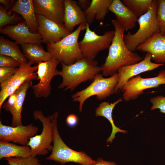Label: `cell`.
Segmentation results:
<instances>
[{
	"mask_svg": "<svg viewBox=\"0 0 165 165\" xmlns=\"http://www.w3.org/2000/svg\"><path fill=\"white\" fill-rule=\"evenodd\" d=\"M111 23L115 34L109 48L108 55L101 66L102 74L105 76H111L117 73L121 67L138 63L142 59L139 55L130 50L125 45L124 41L125 28L116 19L112 20Z\"/></svg>",
	"mask_w": 165,
	"mask_h": 165,
	"instance_id": "1",
	"label": "cell"
},
{
	"mask_svg": "<svg viewBox=\"0 0 165 165\" xmlns=\"http://www.w3.org/2000/svg\"><path fill=\"white\" fill-rule=\"evenodd\" d=\"M157 0H153L148 11L138 18L139 28L132 34L128 31L124 35L125 44L130 50L133 52L139 45L149 39L156 34L160 32L156 18Z\"/></svg>",
	"mask_w": 165,
	"mask_h": 165,
	"instance_id": "5",
	"label": "cell"
},
{
	"mask_svg": "<svg viewBox=\"0 0 165 165\" xmlns=\"http://www.w3.org/2000/svg\"><path fill=\"white\" fill-rule=\"evenodd\" d=\"M165 84V69L160 70L157 75L142 78L140 75L129 80L123 88V99L126 101L136 99L145 90Z\"/></svg>",
	"mask_w": 165,
	"mask_h": 165,
	"instance_id": "10",
	"label": "cell"
},
{
	"mask_svg": "<svg viewBox=\"0 0 165 165\" xmlns=\"http://www.w3.org/2000/svg\"><path fill=\"white\" fill-rule=\"evenodd\" d=\"M78 121L77 116L74 114H71L68 116L66 119V122L68 125L70 127H74L77 124Z\"/></svg>",
	"mask_w": 165,
	"mask_h": 165,
	"instance_id": "35",
	"label": "cell"
},
{
	"mask_svg": "<svg viewBox=\"0 0 165 165\" xmlns=\"http://www.w3.org/2000/svg\"><path fill=\"white\" fill-rule=\"evenodd\" d=\"M152 55L149 53H146L144 59L139 62L130 65L123 66L117 71L119 79L115 90V94L122 90L128 81L140 74L151 71L163 66V64H157L152 62Z\"/></svg>",
	"mask_w": 165,
	"mask_h": 165,
	"instance_id": "12",
	"label": "cell"
},
{
	"mask_svg": "<svg viewBox=\"0 0 165 165\" xmlns=\"http://www.w3.org/2000/svg\"><path fill=\"white\" fill-rule=\"evenodd\" d=\"M13 1L0 0V2L5 6V9L7 10L10 7L12 3V2Z\"/></svg>",
	"mask_w": 165,
	"mask_h": 165,
	"instance_id": "38",
	"label": "cell"
},
{
	"mask_svg": "<svg viewBox=\"0 0 165 165\" xmlns=\"http://www.w3.org/2000/svg\"><path fill=\"white\" fill-rule=\"evenodd\" d=\"M20 65V63L14 58L0 55V67L18 68Z\"/></svg>",
	"mask_w": 165,
	"mask_h": 165,
	"instance_id": "33",
	"label": "cell"
},
{
	"mask_svg": "<svg viewBox=\"0 0 165 165\" xmlns=\"http://www.w3.org/2000/svg\"><path fill=\"white\" fill-rule=\"evenodd\" d=\"M29 61L20 63L16 72L11 77L0 84V110L7 98L14 94L20 87L28 80L37 79L38 66H32Z\"/></svg>",
	"mask_w": 165,
	"mask_h": 165,
	"instance_id": "8",
	"label": "cell"
},
{
	"mask_svg": "<svg viewBox=\"0 0 165 165\" xmlns=\"http://www.w3.org/2000/svg\"><path fill=\"white\" fill-rule=\"evenodd\" d=\"M96 161L97 162L96 163L91 165H118L117 163L114 161L104 160L101 158H97Z\"/></svg>",
	"mask_w": 165,
	"mask_h": 165,
	"instance_id": "37",
	"label": "cell"
},
{
	"mask_svg": "<svg viewBox=\"0 0 165 165\" xmlns=\"http://www.w3.org/2000/svg\"><path fill=\"white\" fill-rule=\"evenodd\" d=\"M33 1L36 14L64 24V0H33Z\"/></svg>",
	"mask_w": 165,
	"mask_h": 165,
	"instance_id": "16",
	"label": "cell"
},
{
	"mask_svg": "<svg viewBox=\"0 0 165 165\" xmlns=\"http://www.w3.org/2000/svg\"><path fill=\"white\" fill-rule=\"evenodd\" d=\"M86 24H80L75 31L59 42L47 44V51L60 62L67 65L72 64L83 58L78 38L81 31L86 29Z\"/></svg>",
	"mask_w": 165,
	"mask_h": 165,
	"instance_id": "4",
	"label": "cell"
},
{
	"mask_svg": "<svg viewBox=\"0 0 165 165\" xmlns=\"http://www.w3.org/2000/svg\"><path fill=\"white\" fill-rule=\"evenodd\" d=\"M32 80H28L22 84L15 92L16 95L15 108L12 116L11 126L22 125L21 112L23 105L28 90L32 86Z\"/></svg>",
	"mask_w": 165,
	"mask_h": 165,
	"instance_id": "25",
	"label": "cell"
},
{
	"mask_svg": "<svg viewBox=\"0 0 165 165\" xmlns=\"http://www.w3.org/2000/svg\"><path fill=\"white\" fill-rule=\"evenodd\" d=\"M91 2L90 0H78L77 1L78 6L84 12L89 8Z\"/></svg>",
	"mask_w": 165,
	"mask_h": 165,
	"instance_id": "36",
	"label": "cell"
},
{
	"mask_svg": "<svg viewBox=\"0 0 165 165\" xmlns=\"http://www.w3.org/2000/svg\"><path fill=\"white\" fill-rule=\"evenodd\" d=\"M150 101L152 104L150 108L151 110L159 109L160 112L165 114V96H156L151 98Z\"/></svg>",
	"mask_w": 165,
	"mask_h": 165,
	"instance_id": "31",
	"label": "cell"
},
{
	"mask_svg": "<svg viewBox=\"0 0 165 165\" xmlns=\"http://www.w3.org/2000/svg\"><path fill=\"white\" fill-rule=\"evenodd\" d=\"M156 18L160 33L165 36V0H157Z\"/></svg>",
	"mask_w": 165,
	"mask_h": 165,
	"instance_id": "28",
	"label": "cell"
},
{
	"mask_svg": "<svg viewBox=\"0 0 165 165\" xmlns=\"http://www.w3.org/2000/svg\"><path fill=\"white\" fill-rule=\"evenodd\" d=\"M38 31L42 42L47 44L59 42L71 33L61 24L40 14H36Z\"/></svg>",
	"mask_w": 165,
	"mask_h": 165,
	"instance_id": "13",
	"label": "cell"
},
{
	"mask_svg": "<svg viewBox=\"0 0 165 165\" xmlns=\"http://www.w3.org/2000/svg\"><path fill=\"white\" fill-rule=\"evenodd\" d=\"M9 97L8 100L3 103L2 107L6 111L9 112L12 115L15 108L16 95L14 93Z\"/></svg>",
	"mask_w": 165,
	"mask_h": 165,
	"instance_id": "34",
	"label": "cell"
},
{
	"mask_svg": "<svg viewBox=\"0 0 165 165\" xmlns=\"http://www.w3.org/2000/svg\"><path fill=\"white\" fill-rule=\"evenodd\" d=\"M58 112H56L50 116L53 124V147L51 154L46 159L54 161L61 164L68 162H74L81 165H91L96 160L83 151H75L68 147L61 139L58 131L57 121Z\"/></svg>",
	"mask_w": 165,
	"mask_h": 165,
	"instance_id": "3",
	"label": "cell"
},
{
	"mask_svg": "<svg viewBox=\"0 0 165 165\" xmlns=\"http://www.w3.org/2000/svg\"><path fill=\"white\" fill-rule=\"evenodd\" d=\"M112 0H92L89 8L84 11L87 23L90 25L94 18L102 20L106 15Z\"/></svg>",
	"mask_w": 165,
	"mask_h": 165,
	"instance_id": "22",
	"label": "cell"
},
{
	"mask_svg": "<svg viewBox=\"0 0 165 165\" xmlns=\"http://www.w3.org/2000/svg\"><path fill=\"white\" fill-rule=\"evenodd\" d=\"M136 50L150 53L152 60L157 64L165 63V36L160 33L154 35L145 42L140 44Z\"/></svg>",
	"mask_w": 165,
	"mask_h": 165,
	"instance_id": "17",
	"label": "cell"
},
{
	"mask_svg": "<svg viewBox=\"0 0 165 165\" xmlns=\"http://www.w3.org/2000/svg\"><path fill=\"white\" fill-rule=\"evenodd\" d=\"M38 130V128L32 123L13 127L4 125L0 121V140L13 142L22 145H27L30 139L36 135Z\"/></svg>",
	"mask_w": 165,
	"mask_h": 165,
	"instance_id": "14",
	"label": "cell"
},
{
	"mask_svg": "<svg viewBox=\"0 0 165 165\" xmlns=\"http://www.w3.org/2000/svg\"><path fill=\"white\" fill-rule=\"evenodd\" d=\"M60 62L57 59L53 58L38 64L37 79L39 81L37 84L31 86L35 97L46 98L50 94L51 82L53 77L57 75L58 71L57 67Z\"/></svg>",
	"mask_w": 165,
	"mask_h": 165,
	"instance_id": "11",
	"label": "cell"
},
{
	"mask_svg": "<svg viewBox=\"0 0 165 165\" xmlns=\"http://www.w3.org/2000/svg\"><path fill=\"white\" fill-rule=\"evenodd\" d=\"M0 55L13 58L20 63L28 61L16 42L2 36L0 37Z\"/></svg>",
	"mask_w": 165,
	"mask_h": 165,
	"instance_id": "26",
	"label": "cell"
},
{
	"mask_svg": "<svg viewBox=\"0 0 165 165\" xmlns=\"http://www.w3.org/2000/svg\"><path fill=\"white\" fill-rule=\"evenodd\" d=\"M118 79L117 72L108 78H104L102 74L99 73L88 86L73 94L71 96L73 100L79 103V112L82 111L85 101L91 96L95 95L98 100H101L115 94Z\"/></svg>",
	"mask_w": 165,
	"mask_h": 165,
	"instance_id": "6",
	"label": "cell"
},
{
	"mask_svg": "<svg viewBox=\"0 0 165 165\" xmlns=\"http://www.w3.org/2000/svg\"><path fill=\"white\" fill-rule=\"evenodd\" d=\"M6 10L0 6V29L2 28L7 25L13 24L18 20L16 14L11 15L7 12Z\"/></svg>",
	"mask_w": 165,
	"mask_h": 165,
	"instance_id": "30",
	"label": "cell"
},
{
	"mask_svg": "<svg viewBox=\"0 0 165 165\" xmlns=\"http://www.w3.org/2000/svg\"><path fill=\"white\" fill-rule=\"evenodd\" d=\"M32 155V151L28 145H19L13 143L0 141V159L11 157H27Z\"/></svg>",
	"mask_w": 165,
	"mask_h": 165,
	"instance_id": "23",
	"label": "cell"
},
{
	"mask_svg": "<svg viewBox=\"0 0 165 165\" xmlns=\"http://www.w3.org/2000/svg\"><path fill=\"white\" fill-rule=\"evenodd\" d=\"M121 1L139 18L148 11L153 0H122Z\"/></svg>",
	"mask_w": 165,
	"mask_h": 165,
	"instance_id": "27",
	"label": "cell"
},
{
	"mask_svg": "<svg viewBox=\"0 0 165 165\" xmlns=\"http://www.w3.org/2000/svg\"><path fill=\"white\" fill-rule=\"evenodd\" d=\"M86 32L79 46L83 57L94 59L100 51L109 48L115 34V30L108 31L102 35L96 34L86 24Z\"/></svg>",
	"mask_w": 165,
	"mask_h": 165,
	"instance_id": "9",
	"label": "cell"
},
{
	"mask_svg": "<svg viewBox=\"0 0 165 165\" xmlns=\"http://www.w3.org/2000/svg\"><path fill=\"white\" fill-rule=\"evenodd\" d=\"M62 69L57 75L62 79L58 89L73 90L81 83L93 80L96 75L101 72V67L94 59L83 57L74 63L67 65L61 63Z\"/></svg>",
	"mask_w": 165,
	"mask_h": 165,
	"instance_id": "2",
	"label": "cell"
},
{
	"mask_svg": "<svg viewBox=\"0 0 165 165\" xmlns=\"http://www.w3.org/2000/svg\"><path fill=\"white\" fill-rule=\"evenodd\" d=\"M18 68L0 67V83H2L11 77L16 72Z\"/></svg>",
	"mask_w": 165,
	"mask_h": 165,
	"instance_id": "32",
	"label": "cell"
},
{
	"mask_svg": "<svg viewBox=\"0 0 165 165\" xmlns=\"http://www.w3.org/2000/svg\"><path fill=\"white\" fill-rule=\"evenodd\" d=\"M122 101V99L120 98L113 103H110L108 102L104 101L100 104L96 109L95 116H101L105 118L111 125L112 131L111 135L106 140L107 143H112L115 138L116 133L120 132L126 134L127 133V130L121 129L115 125L112 116V111L114 108L117 104Z\"/></svg>",
	"mask_w": 165,
	"mask_h": 165,
	"instance_id": "21",
	"label": "cell"
},
{
	"mask_svg": "<svg viewBox=\"0 0 165 165\" xmlns=\"http://www.w3.org/2000/svg\"><path fill=\"white\" fill-rule=\"evenodd\" d=\"M5 159L9 165H41L36 156H32L27 157H11Z\"/></svg>",
	"mask_w": 165,
	"mask_h": 165,
	"instance_id": "29",
	"label": "cell"
},
{
	"mask_svg": "<svg viewBox=\"0 0 165 165\" xmlns=\"http://www.w3.org/2000/svg\"><path fill=\"white\" fill-rule=\"evenodd\" d=\"M108 10L114 14L116 20L126 30L135 27L138 18L120 0H112Z\"/></svg>",
	"mask_w": 165,
	"mask_h": 165,
	"instance_id": "19",
	"label": "cell"
},
{
	"mask_svg": "<svg viewBox=\"0 0 165 165\" xmlns=\"http://www.w3.org/2000/svg\"><path fill=\"white\" fill-rule=\"evenodd\" d=\"M34 119L39 120L42 124V131L30 139L28 144L31 148L32 155H44L52 151L53 146L51 143L53 139V124L50 116H45L40 110H36L33 113Z\"/></svg>",
	"mask_w": 165,
	"mask_h": 165,
	"instance_id": "7",
	"label": "cell"
},
{
	"mask_svg": "<svg viewBox=\"0 0 165 165\" xmlns=\"http://www.w3.org/2000/svg\"><path fill=\"white\" fill-rule=\"evenodd\" d=\"M9 11L20 15L30 31L32 33H37L38 23L32 0H18Z\"/></svg>",
	"mask_w": 165,
	"mask_h": 165,
	"instance_id": "20",
	"label": "cell"
},
{
	"mask_svg": "<svg viewBox=\"0 0 165 165\" xmlns=\"http://www.w3.org/2000/svg\"><path fill=\"white\" fill-rule=\"evenodd\" d=\"M0 33L6 35L21 46L26 44L40 45L42 42L40 35L38 33L32 32L25 21L15 25L6 26L0 29Z\"/></svg>",
	"mask_w": 165,
	"mask_h": 165,
	"instance_id": "15",
	"label": "cell"
},
{
	"mask_svg": "<svg viewBox=\"0 0 165 165\" xmlns=\"http://www.w3.org/2000/svg\"><path fill=\"white\" fill-rule=\"evenodd\" d=\"M22 52L28 61L38 64L50 60L53 58V55L45 51L39 45L26 44L21 45Z\"/></svg>",
	"mask_w": 165,
	"mask_h": 165,
	"instance_id": "24",
	"label": "cell"
},
{
	"mask_svg": "<svg viewBox=\"0 0 165 165\" xmlns=\"http://www.w3.org/2000/svg\"><path fill=\"white\" fill-rule=\"evenodd\" d=\"M64 24L68 31L71 33L77 25L86 24V17L83 11L77 4V1L64 0Z\"/></svg>",
	"mask_w": 165,
	"mask_h": 165,
	"instance_id": "18",
	"label": "cell"
}]
</instances>
